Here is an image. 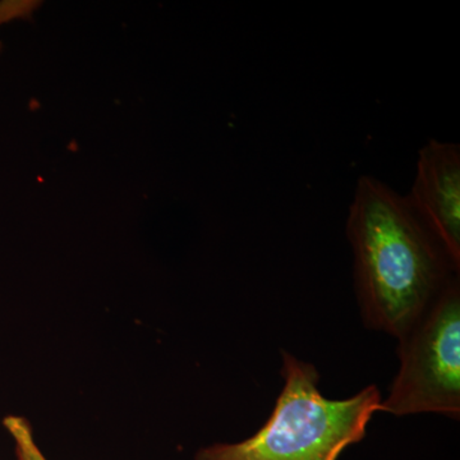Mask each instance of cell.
I'll list each match as a JSON object with an SVG mask.
<instances>
[{"label": "cell", "mask_w": 460, "mask_h": 460, "mask_svg": "<svg viewBox=\"0 0 460 460\" xmlns=\"http://www.w3.org/2000/svg\"><path fill=\"white\" fill-rule=\"evenodd\" d=\"M347 237L363 323L396 339L459 275V268L407 199L376 178H359Z\"/></svg>", "instance_id": "6da1fadb"}, {"label": "cell", "mask_w": 460, "mask_h": 460, "mask_svg": "<svg viewBox=\"0 0 460 460\" xmlns=\"http://www.w3.org/2000/svg\"><path fill=\"white\" fill-rule=\"evenodd\" d=\"M283 387L262 428L241 443L205 447L196 460H338L350 445L365 438L380 411L376 385L341 401L321 393L313 363L281 352Z\"/></svg>", "instance_id": "7a4b0ae2"}, {"label": "cell", "mask_w": 460, "mask_h": 460, "mask_svg": "<svg viewBox=\"0 0 460 460\" xmlns=\"http://www.w3.org/2000/svg\"><path fill=\"white\" fill-rule=\"evenodd\" d=\"M399 341L401 367L380 411L460 416V283L454 277Z\"/></svg>", "instance_id": "3957f363"}, {"label": "cell", "mask_w": 460, "mask_h": 460, "mask_svg": "<svg viewBox=\"0 0 460 460\" xmlns=\"http://www.w3.org/2000/svg\"><path fill=\"white\" fill-rule=\"evenodd\" d=\"M408 204L460 269V147L429 140L420 150Z\"/></svg>", "instance_id": "277c9868"}, {"label": "cell", "mask_w": 460, "mask_h": 460, "mask_svg": "<svg viewBox=\"0 0 460 460\" xmlns=\"http://www.w3.org/2000/svg\"><path fill=\"white\" fill-rule=\"evenodd\" d=\"M3 425L13 438L17 460H48L36 444L29 420L23 417L8 416Z\"/></svg>", "instance_id": "5b68a950"}, {"label": "cell", "mask_w": 460, "mask_h": 460, "mask_svg": "<svg viewBox=\"0 0 460 460\" xmlns=\"http://www.w3.org/2000/svg\"><path fill=\"white\" fill-rule=\"evenodd\" d=\"M40 3L32 2V0H4L0 2V26L7 23L9 21L16 20V18L29 16ZM0 49H2V42H0Z\"/></svg>", "instance_id": "8992f818"}]
</instances>
